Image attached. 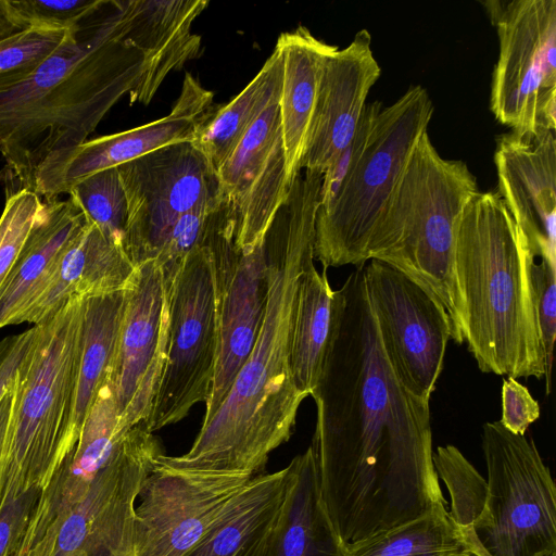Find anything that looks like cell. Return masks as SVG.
I'll list each match as a JSON object with an SVG mask.
<instances>
[{"label":"cell","mask_w":556,"mask_h":556,"mask_svg":"<svg viewBox=\"0 0 556 556\" xmlns=\"http://www.w3.org/2000/svg\"><path fill=\"white\" fill-rule=\"evenodd\" d=\"M205 243L213 270L217 345L213 384L202 422L215 414L248 358L267 298L265 241L249 252L239 249L223 202L214 213Z\"/></svg>","instance_id":"5bb4252c"},{"label":"cell","mask_w":556,"mask_h":556,"mask_svg":"<svg viewBox=\"0 0 556 556\" xmlns=\"http://www.w3.org/2000/svg\"><path fill=\"white\" fill-rule=\"evenodd\" d=\"M364 278L393 371L410 393L429 402L453 334L448 314L418 283L383 262L364 263Z\"/></svg>","instance_id":"4fadbf2b"},{"label":"cell","mask_w":556,"mask_h":556,"mask_svg":"<svg viewBox=\"0 0 556 556\" xmlns=\"http://www.w3.org/2000/svg\"><path fill=\"white\" fill-rule=\"evenodd\" d=\"M382 108L383 104L380 101L366 104L352 140L323 174L318 208H326L332 203L355 169L370 141L378 114Z\"/></svg>","instance_id":"8d00e7d4"},{"label":"cell","mask_w":556,"mask_h":556,"mask_svg":"<svg viewBox=\"0 0 556 556\" xmlns=\"http://www.w3.org/2000/svg\"><path fill=\"white\" fill-rule=\"evenodd\" d=\"M220 203L222 201L200 206L182 215L174 225L155 257L161 267L164 283L174 278L188 253L203 243L213 215Z\"/></svg>","instance_id":"d590c367"},{"label":"cell","mask_w":556,"mask_h":556,"mask_svg":"<svg viewBox=\"0 0 556 556\" xmlns=\"http://www.w3.org/2000/svg\"><path fill=\"white\" fill-rule=\"evenodd\" d=\"M28 27L11 0H0V41Z\"/></svg>","instance_id":"7bdbcfd3"},{"label":"cell","mask_w":556,"mask_h":556,"mask_svg":"<svg viewBox=\"0 0 556 556\" xmlns=\"http://www.w3.org/2000/svg\"><path fill=\"white\" fill-rule=\"evenodd\" d=\"M68 195L90 223L124 248L127 201L117 167L84 178L70 190Z\"/></svg>","instance_id":"d6a6232c"},{"label":"cell","mask_w":556,"mask_h":556,"mask_svg":"<svg viewBox=\"0 0 556 556\" xmlns=\"http://www.w3.org/2000/svg\"><path fill=\"white\" fill-rule=\"evenodd\" d=\"M144 421L131 427L85 497L12 556H115L135 548V508L160 442Z\"/></svg>","instance_id":"8fae6325"},{"label":"cell","mask_w":556,"mask_h":556,"mask_svg":"<svg viewBox=\"0 0 556 556\" xmlns=\"http://www.w3.org/2000/svg\"><path fill=\"white\" fill-rule=\"evenodd\" d=\"M28 26L73 28L97 13L108 0H11Z\"/></svg>","instance_id":"f35d334b"},{"label":"cell","mask_w":556,"mask_h":556,"mask_svg":"<svg viewBox=\"0 0 556 556\" xmlns=\"http://www.w3.org/2000/svg\"><path fill=\"white\" fill-rule=\"evenodd\" d=\"M295 480L293 460L253 477L188 556H270Z\"/></svg>","instance_id":"cb8c5ba5"},{"label":"cell","mask_w":556,"mask_h":556,"mask_svg":"<svg viewBox=\"0 0 556 556\" xmlns=\"http://www.w3.org/2000/svg\"><path fill=\"white\" fill-rule=\"evenodd\" d=\"M281 87L282 58L275 47L253 79L230 102L215 106L192 140L216 172L253 123L280 97Z\"/></svg>","instance_id":"f546056e"},{"label":"cell","mask_w":556,"mask_h":556,"mask_svg":"<svg viewBox=\"0 0 556 556\" xmlns=\"http://www.w3.org/2000/svg\"><path fill=\"white\" fill-rule=\"evenodd\" d=\"M74 28L30 26L1 40L0 92L31 76L64 43Z\"/></svg>","instance_id":"836d02e7"},{"label":"cell","mask_w":556,"mask_h":556,"mask_svg":"<svg viewBox=\"0 0 556 556\" xmlns=\"http://www.w3.org/2000/svg\"><path fill=\"white\" fill-rule=\"evenodd\" d=\"M252 478L179 469L157 457L136 503V555L188 556Z\"/></svg>","instance_id":"9a60e30c"},{"label":"cell","mask_w":556,"mask_h":556,"mask_svg":"<svg viewBox=\"0 0 556 556\" xmlns=\"http://www.w3.org/2000/svg\"><path fill=\"white\" fill-rule=\"evenodd\" d=\"M318 383L313 451L320 495L343 543L446 504L433 465L429 402L410 393L381 345L364 264L338 290Z\"/></svg>","instance_id":"6da1fadb"},{"label":"cell","mask_w":556,"mask_h":556,"mask_svg":"<svg viewBox=\"0 0 556 556\" xmlns=\"http://www.w3.org/2000/svg\"><path fill=\"white\" fill-rule=\"evenodd\" d=\"M127 201L124 249L135 266L155 258L178 219L222 201L219 180L192 141L117 166Z\"/></svg>","instance_id":"7c38bea8"},{"label":"cell","mask_w":556,"mask_h":556,"mask_svg":"<svg viewBox=\"0 0 556 556\" xmlns=\"http://www.w3.org/2000/svg\"><path fill=\"white\" fill-rule=\"evenodd\" d=\"M206 0L118 1L126 37L141 52L143 74L128 94L130 103L149 104L167 75L197 59L201 37L191 31Z\"/></svg>","instance_id":"7402d4cb"},{"label":"cell","mask_w":556,"mask_h":556,"mask_svg":"<svg viewBox=\"0 0 556 556\" xmlns=\"http://www.w3.org/2000/svg\"><path fill=\"white\" fill-rule=\"evenodd\" d=\"M163 275L155 258L144 261L125 288V305L108 380L119 426L146 421L155 397L166 345Z\"/></svg>","instance_id":"2e32d148"},{"label":"cell","mask_w":556,"mask_h":556,"mask_svg":"<svg viewBox=\"0 0 556 556\" xmlns=\"http://www.w3.org/2000/svg\"><path fill=\"white\" fill-rule=\"evenodd\" d=\"M37 326L0 341V402L12 383L17 368L30 348L36 334Z\"/></svg>","instance_id":"b9f144b4"},{"label":"cell","mask_w":556,"mask_h":556,"mask_svg":"<svg viewBox=\"0 0 556 556\" xmlns=\"http://www.w3.org/2000/svg\"><path fill=\"white\" fill-rule=\"evenodd\" d=\"M275 47L282 58L279 114L286 175L291 187L301 173L306 152L323 64L336 46L316 38L305 26H299L281 34Z\"/></svg>","instance_id":"d4e9b609"},{"label":"cell","mask_w":556,"mask_h":556,"mask_svg":"<svg viewBox=\"0 0 556 556\" xmlns=\"http://www.w3.org/2000/svg\"><path fill=\"white\" fill-rule=\"evenodd\" d=\"M433 111L428 91L419 85L381 109L355 169L332 203L317 211L314 260L324 269L367 262L374 227Z\"/></svg>","instance_id":"52a82bcc"},{"label":"cell","mask_w":556,"mask_h":556,"mask_svg":"<svg viewBox=\"0 0 556 556\" xmlns=\"http://www.w3.org/2000/svg\"><path fill=\"white\" fill-rule=\"evenodd\" d=\"M46 202L34 191L7 194L0 216V288L41 217Z\"/></svg>","instance_id":"e575fe53"},{"label":"cell","mask_w":556,"mask_h":556,"mask_svg":"<svg viewBox=\"0 0 556 556\" xmlns=\"http://www.w3.org/2000/svg\"><path fill=\"white\" fill-rule=\"evenodd\" d=\"M12 405L11 384L0 402V458Z\"/></svg>","instance_id":"ee69618b"},{"label":"cell","mask_w":556,"mask_h":556,"mask_svg":"<svg viewBox=\"0 0 556 556\" xmlns=\"http://www.w3.org/2000/svg\"><path fill=\"white\" fill-rule=\"evenodd\" d=\"M163 291L166 345L157 391L144 421L151 432L179 422L194 405L206 404L210 399L217 336L213 270L205 240L188 253L172 281L163 282Z\"/></svg>","instance_id":"9c48e42d"},{"label":"cell","mask_w":556,"mask_h":556,"mask_svg":"<svg viewBox=\"0 0 556 556\" xmlns=\"http://www.w3.org/2000/svg\"><path fill=\"white\" fill-rule=\"evenodd\" d=\"M479 192L460 160L442 157L425 131L370 235L366 260L383 262L413 279L446 311L452 339L464 343L463 305L454 253L458 220Z\"/></svg>","instance_id":"5b68a950"},{"label":"cell","mask_w":556,"mask_h":556,"mask_svg":"<svg viewBox=\"0 0 556 556\" xmlns=\"http://www.w3.org/2000/svg\"><path fill=\"white\" fill-rule=\"evenodd\" d=\"M135 269L123 245L87 219L17 324H43L75 296L88 298L123 290Z\"/></svg>","instance_id":"603a6c76"},{"label":"cell","mask_w":556,"mask_h":556,"mask_svg":"<svg viewBox=\"0 0 556 556\" xmlns=\"http://www.w3.org/2000/svg\"><path fill=\"white\" fill-rule=\"evenodd\" d=\"M40 491H29L0 513V556H12L27 526Z\"/></svg>","instance_id":"60d3db41"},{"label":"cell","mask_w":556,"mask_h":556,"mask_svg":"<svg viewBox=\"0 0 556 556\" xmlns=\"http://www.w3.org/2000/svg\"><path fill=\"white\" fill-rule=\"evenodd\" d=\"M216 173L235 243L242 251H252L265 241L290 190L279 98L253 123Z\"/></svg>","instance_id":"ac0fdd59"},{"label":"cell","mask_w":556,"mask_h":556,"mask_svg":"<svg viewBox=\"0 0 556 556\" xmlns=\"http://www.w3.org/2000/svg\"><path fill=\"white\" fill-rule=\"evenodd\" d=\"M344 556H473L446 506L346 544Z\"/></svg>","instance_id":"4dcf8cb0"},{"label":"cell","mask_w":556,"mask_h":556,"mask_svg":"<svg viewBox=\"0 0 556 556\" xmlns=\"http://www.w3.org/2000/svg\"><path fill=\"white\" fill-rule=\"evenodd\" d=\"M381 68L367 29L358 30L343 49L326 56L317 91L306 152L301 170L321 175L352 140L366 108V99Z\"/></svg>","instance_id":"ffe728a7"},{"label":"cell","mask_w":556,"mask_h":556,"mask_svg":"<svg viewBox=\"0 0 556 556\" xmlns=\"http://www.w3.org/2000/svg\"><path fill=\"white\" fill-rule=\"evenodd\" d=\"M292 460L296 480L270 556H344L346 545L324 505L312 448Z\"/></svg>","instance_id":"f1b7e54d"},{"label":"cell","mask_w":556,"mask_h":556,"mask_svg":"<svg viewBox=\"0 0 556 556\" xmlns=\"http://www.w3.org/2000/svg\"><path fill=\"white\" fill-rule=\"evenodd\" d=\"M535 254L497 191L478 192L455 237L463 338L482 372L545 375L532 281Z\"/></svg>","instance_id":"277c9868"},{"label":"cell","mask_w":556,"mask_h":556,"mask_svg":"<svg viewBox=\"0 0 556 556\" xmlns=\"http://www.w3.org/2000/svg\"><path fill=\"white\" fill-rule=\"evenodd\" d=\"M535 312L545 356L546 394L552 391V368L556 339V264L540 258L532 268Z\"/></svg>","instance_id":"74e56055"},{"label":"cell","mask_w":556,"mask_h":556,"mask_svg":"<svg viewBox=\"0 0 556 556\" xmlns=\"http://www.w3.org/2000/svg\"><path fill=\"white\" fill-rule=\"evenodd\" d=\"M541 414L539 403L529 390L515 378L507 377L502 386V417L504 428L515 434H525Z\"/></svg>","instance_id":"ab89813d"},{"label":"cell","mask_w":556,"mask_h":556,"mask_svg":"<svg viewBox=\"0 0 556 556\" xmlns=\"http://www.w3.org/2000/svg\"><path fill=\"white\" fill-rule=\"evenodd\" d=\"M339 311L338 290H332L326 269L314 263L301 276L291 337V369L298 390L311 396L321 375Z\"/></svg>","instance_id":"4316f807"},{"label":"cell","mask_w":556,"mask_h":556,"mask_svg":"<svg viewBox=\"0 0 556 556\" xmlns=\"http://www.w3.org/2000/svg\"><path fill=\"white\" fill-rule=\"evenodd\" d=\"M500 51L490 109L513 131L556 128V0L482 2Z\"/></svg>","instance_id":"30bf717a"},{"label":"cell","mask_w":556,"mask_h":556,"mask_svg":"<svg viewBox=\"0 0 556 556\" xmlns=\"http://www.w3.org/2000/svg\"><path fill=\"white\" fill-rule=\"evenodd\" d=\"M85 298L71 299L37 334L11 383L0 458V513L42 491L71 453L68 430L83 343Z\"/></svg>","instance_id":"8992f818"},{"label":"cell","mask_w":556,"mask_h":556,"mask_svg":"<svg viewBox=\"0 0 556 556\" xmlns=\"http://www.w3.org/2000/svg\"><path fill=\"white\" fill-rule=\"evenodd\" d=\"M433 465L452 500L448 515L465 536L484 511L486 480L454 445L438 446Z\"/></svg>","instance_id":"1f68e13d"},{"label":"cell","mask_w":556,"mask_h":556,"mask_svg":"<svg viewBox=\"0 0 556 556\" xmlns=\"http://www.w3.org/2000/svg\"><path fill=\"white\" fill-rule=\"evenodd\" d=\"M315 217L277 214L265 238L267 298L254 345L190 450L159 460L179 469L255 477L286 443L307 396L294 382L291 337L301 276L314 263Z\"/></svg>","instance_id":"7a4b0ae2"},{"label":"cell","mask_w":556,"mask_h":556,"mask_svg":"<svg viewBox=\"0 0 556 556\" xmlns=\"http://www.w3.org/2000/svg\"><path fill=\"white\" fill-rule=\"evenodd\" d=\"M128 430L119 426L114 393L106 378L76 445L38 495L21 539L23 545L34 542L85 497Z\"/></svg>","instance_id":"44dd1931"},{"label":"cell","mask_w":556,"mask_h":556,"mask_svg":"<svg viewBox=\"0 0 556 556\" xmlns=\"http://www.w3.org/2000/svg\"><path fill=\"white\" fill-rule=\"evenodd\" d=\"M212 91L186 73L179 97L166 116L51 154L36 169L30 190L46 201H53L97 172L172 143L192 141L215 109Z\"/></svg>","instance_id":"e0dca14e"},{"label":"cell","mask_w":556,"mask_h":556,"mask_svg":"<svg viewBox=\"0 0 556 556\" xmlns=\"http://www.w3.org/2000/svg\"><path fill=\"white\" fill-rule=\"evenodd\" d=\"M124 305L125 289L85 298L83 343L68 430V444L72 450L108 378Z\"/></svg>","instance_id":"83f0119b"},{"label":"cell","mask_w":556,"mask_h":556,"mask_svg":"<svg viewBox=\"0 0 556 556\" xmlns=\"http://www.w3.org/2000/svg\"><path fill=\"white\" fill-rule=\"evenodd\" d=\"M45 202L41 217L0 288V329L17 324L87 224L84 212L71 198Z\"/></svg>","instance_id":"484cf974"},{"label":"cell","mask_w":556,"mask_h":556,"mask_svg":"<svg viewBox=\"0 0 556 556\" xmlns=\"http://www.w3.org/2000/svg\"><path fill=\"white\" fill-rule=\"evenodd\" d=\"M117 556H137V555H136V549H134L131 552H128V553L122 554V555H117Z\"/></svg>","instance_id":"f6af8a7d"},{"label":"cell","mask_w":556,"mask_h":556,"mask_svg":"<svg viewBox=\"0 0 556 556\" xmlns=\"http://www.w3.org/2000/svg\"><path fill=\"white\" fill-rule=\"evenodd\" d=\"M497 192L536 257L556 264L554 131H508L496 140Z\"/></svg>","instance_id":"d6986e66"},{"label":"cell","mask_w":556,"mask_h":556,"mask_svg":"<svg viewBox=\"0 0 556 556\" xmlns=\"http://www.w3.org/2000/svg\"><path fill=\"white\" fill-rule=\"evenodd\" d=\"M143 71L118 1L108 0L31 76L0 92V178L7 194L30 190L48 156L87 141Z\"/></svg>","instance_id":"3957f363"},{"label":"cell","mask_w":556,"mask_h":556,"mask_svg":"<svg viewBox=\"0 0 556 556\" xmlns=\"http://www.w3.org/2000/svg\"><path fill=\"white\" fill-rule=\"evenodd\" d=\"M484 511L464 536L473 556H556V486L534 442L486 422Z\"/></svg>","instance_id":"ba28073f"}]
</instances>
